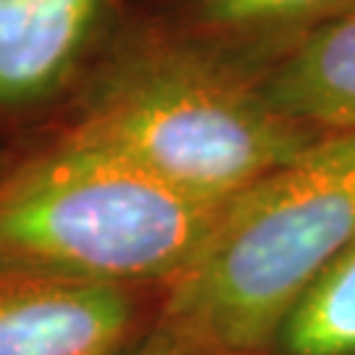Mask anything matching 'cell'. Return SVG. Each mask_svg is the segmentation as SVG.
I'll return each instance as SVG.
<instances>
[{"label":"cell","instance_id":"6da1fadb","mask_svg":"<svg viewBox=\"0 0 355 355\" xmlns=\"http://www.w3.org/2000/svg\"><path fill=\"white\" fill-rule=\"evenodd\" d=\"M355 240V132L327 135L229 200L161 324L203 355L268 353L284 316Z\"/></svg>","mask_w":355,"mask_h":355},{"label":"cell","instance_id":"7a4b0ae2","mask_svg":"<svg viewBox=\"0 0 355 355\" xmlns=\"http://www.w3.org/2000/svg\"><path fill=\"white\" fill-rule=\"evenodd\" d=\"M321 137L282 116L253 71L205 42L124 69L66 135L205 203L234 200Z\"/></svg>","mask_w":355,"mask_h":355},{"label":"cell","instance_id":"3957f363","mask_svg":"<svg viewBox=\"0 0 355 355\" xmlns=\"http://www.w3.org/2000/svg\"><path fill=\"white\" fill-rule=\"evenodd\" d=\"M224 208L64 137L0 177V277L168 287Z\"/></svg>","mask_w":355,"mask_h":355},{"label":"cell","instance_id":"277c9868","mask_svg":"<svg viewBox=\"0 0 355 355\" xmlns=\"http://www.w3.org/2000/svg\"><path fill=\"white\" fill-rule=\"evenodd\" d=\"M137 316L129 287L0 277V355H116Z\"/></svg>","mask_w":355,"mask_h":355},{"label":"cell","instance_id":"5b68a950","mask_svg":"<svg viewBox=\"0 0 355 355\" xmlns=\"http://www.w3.org/2000/svg\"><path fill=\"white\" fill-rule=\"evenodd\" d=\"M108 0H0V108L51 98L74 74Z\"/></svg>","mask_w":355,"mask_h":355},{"label":"cell","instance_id":"8992f818","mask_svg":"<svg viewBox=\"0 0 355 355\" xmlns=\"http://www.w3.org/2000/svg\"><path fill=\"white\" fill-rule=\"evenodd\" d=\"M258 85L282 116L324 137L355 132V6L297 40Z\"/></svg>","mask_w":355,"mask_h":355},{"label":"cell","instance_id":"52a82bcc","mask_svg":"<svg viewBox=\"0 0 355 355\" xmlns=\"http://www.w3.org/2000/svg\"><path fill=\"white\" fill-rule=\"evenodd\" d=\"M353 6L355 0H198L195 26L200 42L258 76L300 37Z\"/></svg>","mask_w":355,"mask_h":355},{"label":"cell","instance_id":"ba28073f","mask_svg":"<svg viewBox=\"0 0 355 355\" xmlns=\"http://www.w3.org/2000/svg\"><path fill=\"white\" fill-rule=\"evenodd\" d=\"M268 353L355 355V240L297 297Z\"/></svg>","mask_w":355,"mask_h":355},{"label":"cell","instance_id":"9c48e42d","mask_svg":"<svg viewBox=\"0 0 355 355\" xmlns=\"http://www.w3.org/2000/svg\"><path fill=\"white\" fill-rule=\"evenodd\" d=\"M116 355H203V353H198L192 345L184 343L166 324L155 321L153 329L140 331L124 350H119Z\"/></svg>","mask_w":355,"mask_h":355}]
</instances>
